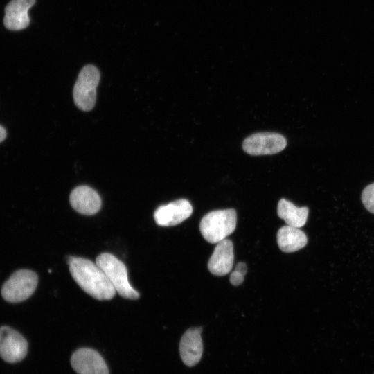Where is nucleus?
<instances>
[{
	"label": "nucleus",
	"instance_id": "nucleus-15",
	"mask_svg": "<svg viewBox=\"0 0 374 374\" xmlns=\"http://www.w3.org/2000/svg\"><path fill=\"white\" fill-rule=\"evenodd\" d=\"M309 210L308 207H298L285 199L279 200L277 213L287 225L300 228L303 226L308 219Z\"/></svg>",
	"mask_w": 374,
	"mask_h": 374
},
{
	"label": "nucleus",
	"instance_id": "nucleus-7",
	"mask_svg": "<svg viewBox=\"0 0 374 374\" xmlns=\"http://www.w3.org/2000/svg\"><path fill=\"white\" fill-rule=\"evenodd\" d=\"M28 344L17 330L8 326L0 327V357L6 362L15 363L26 355Z\"/></svg>",
	"mask_w": 374,
	"mask_h": 374
},
{
	"label": "nucleus",
	"instance_id": "nucleus-10",
	"mask_svg": "<svg viewBox=\"0 0 374 374\" xmlns=\"http://www.w3.org/2000/svg\"><path fill=\"white\" fill-rule=\"evenodd\" d=\"M202 327L188 328L182 335L179 342L181 358L187 366L191 367L199 363L203 353L201 337Z\"/></svg>",
	"mask_w": 374,
	"mask_h": 374
},
{
	"label": "nucleus",
	"instance_id": "nucleus-14",
	"mask_svg": "<svg viewBox=\"0 0 374 374\" xmlns=\"http://www.w3.org/2000/svg\"><path fill=\"white\" fill-rule=\"evenodd\" d=\"M276 240L280 249L285 253L299 251L308 242V238L303 231L288 225L279 229Z\"/></svg>",
	"mask_w": 374,
	"mask_h": 374
},
{
	"label": "nucleus",
	"instance_id": "nucleus-5",
	"mask_svg": "<svg viewBox=\"0 0 374 374\" xmlns=\"http://www.w3.org/2000/svg\"><path fill=\"white\" fill-rule=\"evenodd\" d=\"M38 282L37 274L29 269L17 270L4 283L1 288L3 298L11 303L21 302L35 292Z\"/></svg>",
	"mask_w": 374,
	"mask_h": 374
},
{
	"label": "nucleus",
	"instance_id": "nucleus-12",
	"mask_svg": "<svg viewBox=\"0 0 374 374\" xmlns=\"http://www.w3.org/2000/svg\"><path fill=\"white\" fill-rule=\"evenodd\" d=\"M233 262V244L231 240L226 238L217 243L208 260V269L215 276H224L231 271Z\"/></svg>",
	"mask_w": 374,
	"mask_h": 374
},
{
	"label": "nucleus",
	"instance_id": "nucleus-8",
	"mask_svg": "<svg viewBox=\"0 0 374 374\" xmlns=\"http://www.w3.org/2000/svg\"><path fill=\"white\" fill-rule=\"evenodd\" d=\"M71 364L78 374H109V370L101 355L95 350L82 348L71 356Z\"/></svg>",
	"mask_w": 374,
	"mask_h": 374
},
{
	"label": "nucleus",
	"instance_id": "nucleus-17",
	"mask_svg": "<svg viewBox=\"0 0 374 374\" xmlns=\"http://www.w3.org/2000/svg\"><path fill=\"white\" fill-rule=\"evenodd\" d=\"M247 267L244 262H238L235 270L231 274L230 283L235 286L242 283L244 275L247 274Z\"/></svg>",
	"mask_w": 374,
	"mask_h": 374
},
{
	"label": "nucleus",
	"instance_id": "nucleus-18",
	"mask_svg": "<svg viewBox=\"0 0 374 374\" xmlns=\"http://www.w3.org/2000/svg\"><path fill=\"white\" fill-rule=\"evenodd\" d=\"M6 137V130L5 128L0 125V143L3 141Z\"/></svg>",
	"mask_w": 374,
	"mask_h": 374
},
{
	"label": "nucleus",
	"instance_id": "nucleus-13",
	"mask_svg": "<svg viewBox=\"0 0 374 374\" xmlns=\"http://www.w3.org/2000/svg\"><path fill=\"white\" fill-rule=\"evenodd\" d=\"M35 0H12L5 8L3 23L6 28L19 30L26 28L30 23L28 11Z\"/></svg>",
	"mask_w": 374,
	"mask_h": 374
},
{
	"label": "nucleus",
	"instance_id": "nucleus-2",
	"mask_svg": "<svg viewBox=\"0 0 374 374\" xmlns=\"http://www.w3.org/2000/svg\"><path fill=\"white\" fill-rule=\"evenodd\" d=\"M237 214L235 209L213 211L201 220L200 232L209 243L217 244L226 239L235 229Z\"/></svg>",
	"mask_w": 374,
	"mask_h": 374
},
{
	"label": "nucleus",
	"instance_id": "nucleus-16",
	"mask_svg": "<svg viewBox=\"0 0 374 374\" xmlns=\"http://www.w3.org/2000/svg\"><path fill=\"white\" fill-rule=\"evenodd\" d=\"M362 200L365 208L374 213V183L368 185L363 190Z\"/></svg>",
	"mask_w": 374,
	"mask_h": 374
},
{
	"label": "nucleus",
	"instance_id": "nucleus-6",
	"mask_svg": "<svg viewBox=\"0 0 374 374\" xmlns=\"http://www.w3.org/2000/svg\"><path fill=\"white\" fill-rule=\"evenodd\" d=\"M286 145V139L280 134L260 132L247 137L243 141L242 148L247 154L257 156L278 153Z\"/></svg>",
	"mask_w": 374,
	"mask_h": 374
},
{
	"label": "nucleus",
	"instance_id": "nucleus-3",
	"mask_svg": "<svg viewBox=\"0 0 374 374\" xmlns=\"http://www.w3.org/2000/svg\"><path fill=\"white\" fill-rule=\"evenodd\" d=\"M96 263L104 271L116 291L123 298L137 299L139 292L130 285L125 265L113 254L103 253Z\"/></svg>",
	"mask_w": 374,
	"mask_h": 374
},
{
	"label": "nucleus",
	"instance_id": "nucleus-4",
	"mask_svg": "<svg viewBox=\"0 0 374 374\" xmlns=\"http://www.w3.org/2000/svg\"><path fill=\"white\" fill-rule=\"evenodd\" d=\"M100 78L98 69L93 65L84 66L79 73L73 96L75 105L81 110L90 111L93 108Z\"/></svg>",
	"mask_w": 374,
	"mask_h": 374
},
{
	"label": "nucleus",
	"instance_id": "nucleus-11",
	"mask_svg": "<svg viewBox=\"0 0 374 374\" xmlns=\"http://www.w3.org/2000/svg\"><path fill=\"white\" fill-rule=\"evenodd\" d=\"M69 200L73 209L87 215L98 213L102 205L98 193L87 186L75 188L71 193Z\"/></svg>",
	"mask_w": 374,
	"mask_h": 374
},
{
	"label": "nucleus",
	"instance_id": "nucleus-1",
	"mask_svg": "<svg viewBox=\"0 0 374 374\" xmlns=\"http://www.w3.org/2000/svg\"><path fill=\"white\" fill-rule=\"evenodd\" d=\"M67 262L73 278L88 294L100 301L110 300L115 296V288L96 263L75 256H69Z\"/></svg>",
	"mask_w": 374,
	"mask_h": 374
},
{
	"label": "nucleus",
	"instance_id": "nucleus-9",
	"mask_svg": "<svg viewBox=\"0 0 374 374\" xmlns=\"http://www.w3.org/2000/svg\"><path fill=\"white\" fill-rule=\"evenodd\" d=\"M193 213L191 204L180 199L158 207L154 213V219L159 226H171L180 224Z\"/></svg>",
	"mask_w": 374,
	"mask_h": 374
}]
</instances>
